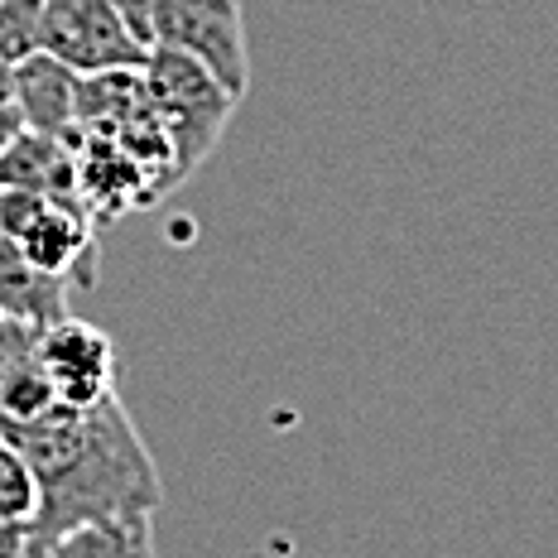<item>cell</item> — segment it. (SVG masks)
<instances>
[{"mask_svg":"<svg viewBox=\"0 0 558 558\" xmlns=\"http://www.w3.org/2000/svg\"><path fill=\"white\" fill-rule=\"evenodd\" d=\"M5 444L29 462L39 486V510L29 525L34 539H53L97 520L155 525V510L165 501L159 468L116 395L97 410L58 404L44 418L15 428Z\"/></svg>","mask_w":558,"mask_h":558,"instance_id":"1","label":"cell"},{"mask_svg":"<svg viewBox=\"0 0 558 558\" xmlns=\"http://www.w3.org/2000/svg\"><path fill=\"white\" fill-rule=\"evenodd\" d=\"M140 77H145L149 111L159 116L173 145V169L183 179L213 155V145L222 140V125L236 111V97L207 68L169 49H149V58L140 63Z\"/></svg>","mask_w":558,"mask_h":558,"instance_id":"2","label":"cell"},{"mask_svg":"<svg viewBox=\"0 0 558 558\" xmlns=\"http://www.w3.org/2000/svg\"><path fill=\"white\" fill-rule=\"evenodd\" d=\"M0 231L44 275H58L68 284L77 279L87 289L97 284V222L87 217V207L0 189Z\"/></svg>","mask_w":558,"mask_h":558,"instance_id":"3","label":"cell"},{"mask_svg":"<svg viewBox=\"0 0 558 558\" xmlns=\"http://www.w3.org/2000/svg\"><path fill=\"white\" fill-rule=\"evenodd\" d=\"M149 49H169V53L193 58V63L207 68L236 101L246 97V87H251L246 25H241L236 0H159L155 25H149Z\"/></svg>","mask_w":558,"mask_h":558,"instance_id":"4","label":"cell"},{"mask_svg":"<svg viewBox=\"0 0 558 558\" xmlns=\"http://www.w3.org/2000/svg\"><path fill=\"white\" fill-rule=\"evenodd\" d=\"M39 53L68 63L77 77L111 73V68H140L149 58V49L111 10V0H44Z\"/></svg>","mask_w":558,"mask_h":558,"instance_id":"5","label":"cell"},{"mask_svg":"<svg viewBox=\"0 0 558 558\" xmlns=\"http://www.w3.org/2000/svg\"><path fill=\"white\" fill-rule=\"evenodd\" d=\"M34 366H39L53 404L63 410H97L116 395V342L73 313L39 328Z\"/></svg>","mask_w":558,"mask_h":558,"instance_id":"6","label":"cell"},{"mask_svg":"<svg viewBox=\"0 0 558 558\" xmlns=\"http://www.w3.org/2000/svg\"><path fill=\"white\" fill-rule=\"evenodd\" d=\"M73 155H77V197H83L87 217L97 227L159 197V183L149 179V169L116 135L83 131L73 140Z\"/></svg>","mask_w":558,"mask_h":558,"instance_id":"7","label":"cell"},{"mask_svg":"<svg viewBox=\"0 0 558 558\" xmlns=\"http://www.w3.org/2000/svg\"><path fill=\"white\" fill-rule=\"evenodd\" d=\"M77 83L83 77L49 53H29L10 68V107L20 125L49 140H77Z\"/></svg>","mask_w":558,"mask_h":558,"instance_id":"8","label":"cell"},{"mask_svg":"<svg viewBox=\"0 0 558 558\" xmlns=\"http://www.w3.org/2000/svg\"><path fill=\"white\" fill-rule=\"evenodd\" d=\"M0 189H15V193H39L53 197V203H77V155L68 140H49V135H34L20 131L0 155Z\"/></svg>","mask_w":558,"mask_h":558,"instance_id":"9","label":"cell"},{"mask_svg":"<svg viewBox=\"0 0 558 558\" xmlns=\"http://www.w3.org/2000/svg\"><path fill=\"white\" fill-rule=\"evenodd\" d=\"M0 318L25 323L34 332L68 318V279L29 265L5 231H0Z\"/></svg>","mask_w":558,"mask_h":558,"instance_id":"10","label":"cell"},{"mask_svg":"<svg viewBox=\"0 0 558 558\" xmlns=\"http://www.w3.org/2000/svg\"><path fill=\"white\" fill-rule=\"evenodd\" d=\"M149 534H155V525L97 520V525H73L44 544H49V558H155Z\"/></svg>","mask_w":558,"mask_h":558,"instance_id":"11","label":"cell"},{"mask_svg":"<svg viewBox=\"0 0 558 558\" xmlns=\"http://www.w3.org/2000/svg\"><path fill=\"white\" fill-rule=\"evenodd\" d=\"M39 25H44V0H0V58L10 68L20 58L39 53Z\"/></svg>","mask_w":558,"mask_h":558,"instance_id":"12","label":"cell"},{"mask_svg":"<svg viewBox=\"0 0 558 558\" xmlns=\"http://www.w3.org/2000/svg\"><path fill=\"white\" fill-rule=\"evenodd\" d=\"M155 5L159 0H111V10L125 20V29H131L145 49H149V25H155Z\"/></svg>","mask_w":558,"mask_h":558,"instance_id":"13","label":"cell"},{"mask_svg":"<svg viewBox=\"0 0 558 558\" xmlns=\"http://www.w3.org/2000/svg\"><path fill=\"white\" fill-rule=\"evenodd\" d=\"M20 131H25V125H20L15 107H10V101H0V155H5V145H10V140H15Z\"/></svg>","mask_w":558,"mask_h":558,"instance_id":"14","label":"cell"},{"mask_svg":"<svg viewBox=\"0 0 558 558\" xmlns=\"http://www.w3.org/2000/svg\"><path fill=\"white\" fill-rule=\"evenodd\" d=\"M15 558H49V544H44V539H29V544H25V549H20Z\"/></svg>","mask_w":558,"mask_h":558,"instance_id":"15","label":"cell"},{"mask_svg":"<svg viewBox=\"0 0 558 558\" xmlns=\"http://www.w3.org/2000/svg\"><path fill=\"white\" fill-rule=\"evenodd\" d=\"M0 101H10V63L0 58Z\"/></svg>","mask_w":558,"mask_h":558,"instance_id":"16","label":"cell"}]
</instances>
